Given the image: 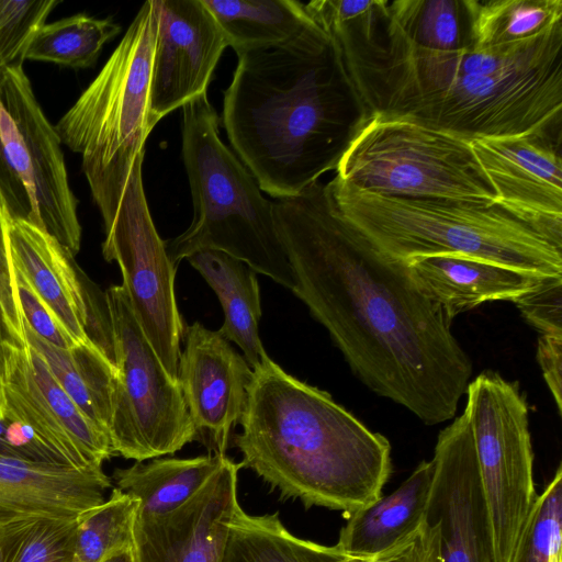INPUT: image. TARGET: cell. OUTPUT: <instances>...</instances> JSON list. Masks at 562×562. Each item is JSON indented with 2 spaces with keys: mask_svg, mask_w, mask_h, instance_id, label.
Instances as JSON below:
<instances>
[{
  "mask_svg": "<svg viewBox=\"0 0 562 562\" xmlns=\"http://www.w3.org/2000/svg\"><path fill=\"white\" fill-rule=\"evenodd\" d=\"M292 292L371 391L426 425L454 417L472 362L405 262L390 259L335 206L326 184L273 201Z\"/></svg>",
  "mask_w": 562,
  "mask_h": 562,
  "instance_id": "6da1fadb",
  "label": "cell"
},
{
  "mask_svg": "<svg viewBox=\"0 0 562 562\" xmlns=\"http://www.w3.org/2000/svg\"><path fill=\"white\" fill-rule=\"evenodd\" d=\"M369 115L463 138L561 136L562 23L518 44L484 50L424 48L385 20L380 0L323 24Z\"/></svg>",
  "mask_w": 562,
  "mask_h": 562,
  "instance_id": "7a4b0ae2",
  "label": "cell"
},
{
  "mask_svg": "<svg viewBox=\"0 0 562 562\" xmlns=\"http://www.w3.org/2000/svg\"><path fill=\"white\" fill-rule=\"evenodd\" d=\"M236 54L223 100L228 140L261 191L297 195L336 170L371 116L314 20L285 42Z\"/></svg>",
  "mask_w": 562,
  "mask_h": 562,
  "instance_id": "3957f363",
  "label": "cell"
},
{
  "mask_svg": "<svg viewBox=\"0 0 562 562\" xmlns=\"http://www.w3.org/2000/svg\"><path fill=\"white\" fill-rule=\"evenodd\" d=\"M240 425L241 467L306 508L349 515L380 498L392 472L384 436L270 358L252 369Z\"/></svg>",
  "mask_w": 562,
  "mask_h": 562,
  "instance_id": "277c9868",
  "label": "cell"
},
{
  "mask_svg": "<svg viewBox=\"0 0 562 562\" xmlns=\"http://www.w3.org/2000/svg\"><path fill=\"white\" fill-rule=\"evenodd\" d=\"M326 187L342 216L392 260L457 255L562 277V221L524 216L498 202L396 198L335 179Z\"/></svg>",
  "mask_w": 562,
  "mask_h": 562,
  "instance_id": "5b68a950",
  "label": "cell"
},
{
  "mask_svg": "<svg viewBox=\"0 0 562 562\" xmlns=\"http://www.w3.org/2000/svg\"><path fill=\"white\" fill-rule=\"evenodd\" d=\"M182 160L193 202L191 225L165 241L177 267L202 250H218L292 290L294 277L281 241L273 201L218 135L207 92L182 108Z\"/></svg>",
  "mask_w": 562,
  "mask_h": 562,
  "instance_id": "8992f818",
  "label": "cell"
},
{
  "mask_svg": "<svg viewBox=\"0 0 562 562\" xmlns=\"http://www.w3.org/2000/svg\"><path fill=\"white\" fill-rule=\"evenodd\" d=\"M156 33L157 12L148 0L100 72L55 125L61 144L81 156L103 223L114 215L153 131L148 111Z\"/></svg>",
  "mask_w": 562,
  "mask_h": 562,
  "instance_id": "52a82bcc",
  "label": "cell"
},
{
  "mask_svg": "<svg viewBox=\"0 0 562 562\" xmlns=\"http://www.w3.org/2000/svg\"><path fill=\"white\" fill-rule=\"evenodd\" d=\"M334 179L396 198L498 202L470 142L404 121L372 117L340 159Z\"/></svg>",
  "mask_w": 562,
  "mask_h": 562,
  "instance_id": "ba28073f",
  "label": "cell"
},
{
  "mask_svg": "<svg viewBox=\"0 0 562 562\" xmlns=\"http://www.w3.org/2000/svg\"><path fill=\"white\" fill-rule=\"evenodd\" d=\"M116 376L110 438L115 454L145 461L173 454L195 440L178 380L162 366L122 285L104 293Z\"/></svg>",
  "mask_w": 562,
  "mask_h": 562,
  "instance_id": "9c48e42d",
  "label": "cell"
},
{
  "mask_svg": "<svg viewBox=\"0 0 562 562\" xmlns=\"http://www.w3.org/2000/svg\"><path fill=\"white\" fill-rule=\"evenodd\" d=\"M467 398L495 561L509 562L537 496L528 407L515 383L491 371L468 384Z\"/></svg>",
  "mask_w": 562,
  "mask_h": 562,
  "instance_id": "30bf717a",
  "label": "cell"
},
{
  "mask_svg": "<svg viewBox=\"0 0 562 562\" xmlns=\"http://www.w3.org/2000/svg\"><path fill=\"white\" fill-rule=\"evenodd\" d=\"M144 156L132 168L112 218L104 223L102 255L116 261L133 313L169 375L178 380L184 326L175 296L177 267L149 212L143 184Z\"/></svg>",
  "mask_w": 562,
  "mask_h": 562,
  "instance_id": "8fae6325",
  "label": "cell"
},
{
  "mask_svg": "<svg viewBox=\"0 0 562 562\" xmlns=\"http://www.w3.org/2000/svg\"><path fill=\"white\" fill-rule=\"evenodd\" d=\"M0 138L31 203L29 221L43 227L75 257L81 225L60 138L42 110L23 64L0 76Z\"/></svg>",
  "mask_w": 562,
  "mask_h": 562,
  "instance_id": "7c38bea8",
  "label": "cell"
},
{
  "mask_svg": "<svg viewBox=\"0 0 562 562\" xmlns=\"http://www.w3.org/2000/svg\"><path fill=\"white\" fill-rule=\"evenodd\" d=\"M157 12L148 124L206 93L217 63L228 46L202 0H154Z\"/></svg>",
  "mask_w": 562,
  "mask_h": 562,
  "instance_id": "4fadbf2b",
  "label": "cell"
},
{
  "mask_svg": "<svg viewBox=\"0 0 562 562\" xmlns=\"http://www.w3.org/2000/svg\"><path fill=\"white\" fill-rule=\"evenodd\" d=\"M427 518L438 522L442 562H496L490 514L465 411L438 436Z\"/></svg>",
  "mask_w": 562,
  "mask_h": 562,
  "instance_id": "5bb4252c",
  "label": "cell"
},
{
  "mask_svg": "<svg viewBox=\"0 0 562 562\" xmlns=\"http://www.w3.org/2000/svg\"><path fill=\"white\" fill-rule=\"evenodd\" d=\"M183 338L178 381L195 440L225 456L245 413L252 369L218 330L195 322Z\"/></svg>",
  "mask_w": 562,
  "mask_h": 562,
  "instance_id": "9a60e30c",
  "label": "cell"
},
{
  "mask_svg": "<svg viewBox=\"0 0 562 562\" xmlns=\"http://www.w3.org/2000/svg\"><path fill=\"white\" fill-rule=\"evenodd\" d=\"M241 463L225 456L218 470L189 501L159 516H136V562H223L239 503Z\"/></svg>",
  "mask_w": 562,
  "mask_h": 562,
  "instance_id": "2e32d148",
  "label": "cell"
},
{
  "mask_svg": "<svg viewBox=\"0 0 562 562\" xmlns=\"http://www.w3.org/2000/svg\"><path fill=\"white\" fill-rule=\"evenodd\" d=\"M12 265L78 342L92 340L103 350L112 347L109 312L95 305L74 266L72 256L43 227L26 218H5Z\"/></svg>",
  "mask_w": 562,
  "mask_h": 562,
  "instance_id": "e0dca14e",
  "label": "cell"
},
{
  "mask_svg": "<svg viewBox=\"0 0 562 562\" xmlns=\"http://www.w3.org/2000/svg\"><path fill=\"white\" fill-rule=\"evenodd\" d=\"M470 143L499 204L524 216L562 221L561 136L528 134Z\"/></svg>",
  "mask_w": 562,
  "mask_h": 562,
  "instance_id": "ac0fdd59",
  "label": "cell"
},
{
  "mask_svg": "<svg viewBox=\"0 0 562 562\" xmlns=\"http://www.w3.org/2000/svg\"><path fill=\"white\" fill-rule=\"evenodd\" d=\"M112 486L102 467L0 457V528L20 520L76 519Z\"/></svg>",
  "mask_w": 562,
  "mask_h": 562,
  "instance_id": "d6986e66",
  "label": "cell"
},
{
  "mask_svg": "<svg viewBox=\"0 0 562 562\" xmlns=\"http://www.w3.org/2000/svg\"><path fill=\"white\" fill-rule=\"evenodd\" d=\"M405 263L420 292L439 306L450 322L487 301H515L546 279L457 255L418 257Z\"/></svg>",
  "mask_w": 562,
  "mask_h": 562,
  "instance_id": "ffe728a7",
  "label": "cell"
},
{
  "mask_svg": "<svg viewBox=\"0 0 562 562\" xmlns=\"http://www.w3.org/2000/svg\"><path fill=\"white\" fill-rule=\"evenodd\" d=\"M434 477V460L422 461L391 494L349 514L336 546L370 560L411 536L427 519Z\"/></svg>",
  "mask_w": 562,
  "mask_h": 562,
  "instance_id": "44dd1931",
  "label": "cell"
},
{
  "mask_svg": "<svg viewBox=\"0 0 562 562\" xmlns=\"http://www.w3.org/2000/svg\"><path fill=\"white\" fill-rule=\"evenodd\" d=\"M217 295L224 322L218 331L234 341L257 368L268 355L259 336L260 291L256 271L246 262L218 250H202L187 258Z\"/></svg>",
  "mask_w": 562,
  "mask_h": 562,
  "instance_id": "7402d4cb",
  "label": "cell"
},
{
  "mask_svg": "<svg viewBox=\"0 0 562 562\" xmlns=\"http://www.w3.org/2000/svg\"><path fill=\"white\" fill-rule=\"evenodd\" d=\"M24 326L27 345L42 357L57 383L110 436L116 376L111 358L92 340L61 349L38 338L25 323Z\"/></svg>",
  "mask_w": 562,
  "mask_h": 562,
  "instance_id": "603a6c76",
  "label": "cell"
},
{
  "mask_svg": "<svg viewBox=\"0 0 562 562\" xmlns=\"http://www.w3.org/2000/svg\"><path fill=\"white\" fill-rule=\"evenodd\" d=\"M225 456L209 453L194 458H155L115 469L116 487L137 504L136 516H159L175 510L218 470Z\"/></svg>",
  "mask_w": 562,
  "mask_h": 562,
  "instance_id": "cb8c5ba5",
  "label": "cell"
},
{
  "mask_svg": "<svg viewBox=\"0 0 562 562\" xmlns=\"http://www.w3.org/2000/svg\"><path fill=\"white\" fill-rule=\"evenodd\" d=\"M337 546L328 547L291 533L279 513L249 515L237 508L223 562H368Z\"/></svg>",
  "mask_w": 562,
  "mask_h": 562,
  "instance_id": "d4e9b609",
  "label": "cell"
},
{
  "mask_svg": "<svg viewBox=\"0 0 562 562\" xmlns=\"http://www.w3.org/2000/svg\"><path fill=\"white\" fill-rule=\"evenodd\" d=\"M236 53L285 42L313 19L295 0H202Z\"/></svg>",
  "mask_w": 562,
  "mask_h": 562,
  "instance_id": "484cf974",
  "label": "cell"
},
{
  "mask_svg": "<svg viewBox=\"0 0 562 562\" xmlns=\"http://www.w3.org/2000/svg\"><path fill=\"white\" fill-rule=\"evenodd\" d=\"M2 387L3 416L24 423L58 463L74 468L102 467L90 462L48 406L34 379L29 347L10 361Z\"/></svg>",
  "mask_w": 562,
  "mask_h": 562,
  "instance_id": "4316f807",
  "label": "cell"
},
{
  "mask_svg": "<svg viewBox=\"0 0 562 562\" xmlns=\"http://www.w3.org/2000/svg\"><path fill=\"white\" fill-rule=\"evenodd\" d=\"M467 4L475 50L529 41L562 23V0H467Z\"/></svg>",
  "mask_w": 562,
  "mask_h": 562,
  "instance_id": "83f0119b",
  "label": "cell"
},
{
  "mask_svg": "<svg viewBox=\"0 0 562 562\" xmlns=\"http://www.w3.org/2000/svg\"><path fill=\"white\" fill-rule=\"evenodd\" d=\"M389 24L413 44L436 50L471 47L467 0H380Z\"/></svg>",
  "mask_w": 562,
  "mask_h": 562,
  "instance_id": "f1b7e54d",
  "label": "cell"
},
{
  "mask_svg": "<svg viewBox=\"0 0 562 562\" xmlns=\"http://www.w3.org/2000/svg\"><path fill=\"white\" fill-rule=\"evenodd\" d=\"M120 31V25L111 18L98 19L86 13L45 23L34 34L24 60L87 68L95 63L104 44Z\"/></svg>",
  "mask_w": 562,
  "mask_h": 562,
  "instance_id": "f546056e",
  "label": "cell"
},
{
  "mask_svg": "<svg viewBox=\"0 0 562 562\" xmlns=\"http://www.w3.org/2000/svg\"><path fill=\"white\" fill-rule=\"evenodd\" d=\"M137 504L114 487L102 504L78 517L72 562H100L113 551L133 547Z\"/></svg>",
  "mask_w": 562,
  "mask_h": 562,
  "instance_id": "4dcf8cb0",
  "label": "cell"
},
{
  "mask_svg": "<svg viewBox=\"0 0 562 562\" xmlns=\"http://www.w3.org/2000/svg\"><path fill=\"white\" fill-rule=\"evenodd\" d=\"M562 469L536 499L516 541L509 562H553L562 558Z\"/></svg>",
  "mask_w": 562,
  "mask_h": 562,
  "instance_id": "1f68e13d",
  "label": "cell"
},
{
  "mask_svg": "<svg viewBox=\"0 0 562 562\" xmlns=\"http://www.w3.org/2000/svg\"><path fill=\"white\" fill-rule=\"evenodd\" d=\"M8 209L0 191V380L12 358L27 349L24 319L14 282L5 218Z\"/></svg>",
  "mask_w": 562,
  "mask_h": 562,
  "instance_id": "d6a6232c",
  "label": "cell"
},
{
  "mask_svg": "<svg viewBox=\"0 0 562 562\" xmlns=\"http://www.w3.org/2000/svg\"><path fill=\"white\" fill-rule=\"evenodd\" d=\"M60 0H0V76L12 65L23 64L34 34Z\"/></svg>",
  "mask_w": 562,
  "mask_h": 562,
  "instance_id": "836d02e7",
  "label": "cell"
},
{
  "mask_svg": "<svg viewBox=\"0 0 562 562\" xmlns=\"http://www.w3.org/2000/svg\"><path fill=\"white\" fill-rule=\"evenodd\" d=\"M77 525L78 517L34 521L8 562H72Z\"/></svg>",
  "mask_w": 562,
  "mask_h": 562,
  "instance_id": "e575fe53",
  "label": "cell"
},
{
  "mask_svg": "<svg viewBox=\"0 0 562 562\" xmlns=\"http://www.w3.org/2000/svg\"><path fill=\"white\" fill-rule=\"evenodd\" d=\"M13 273L23 319L30 329L42 340L61 349L79 345L14 267Z\"/></svg>",
  "mask_w": 562,
  "mask_h": 562,
  "instance_id": "d590c367",
  "label": "cell"
},
{
  "mask_svg": "<svg viewBox=\"0 0 562 562\" xmlns=\"http://www.w3.org/2000/svg\"><path fill=\"white\" fill-rule=\"evenodd\" d=\"M513 302L541 334L562 336V277L546 278Z\"/></svg>",
  "mask_w": 562,
  "mask_h": 562,
  "instance_id": "8d00e7d4",
  "label": "cell"
},
{
  "mask_svg": "<svg viewBox=\"0 0 562 562\" xmlns=\"http://www.w3.org/2000/svg\"><path fill=\"white\" fill-rule=\"evenodd\" d=\"M368 562H442L438 522L427 518L411 536Z\"/></svg>",
  "mask_w": 562,
  "mask_h": 562,
  "instance_id": "74e56055",
  "label": "cell"
},
{
  "mask_svg": "<svg viewBox=\"0 0 562 562\" xmlns=\"http://www.w3.org/2000/svg\"><path fill=\"white\" fill-rule=\"evenodd\" d=\"M537 360L542 370L543 378L553 395L559 414L561 415L562 336L541 334L538 339Z\"/></svg>",
  "mask_w": 562,
  "mask_h": 562,
  "instance_id": "f35d334b",
  "label": "cell"
},
{
  "mask_svg": "<svg viewBox=\"0 0 562 562\" xmlns=\"http://www.w3.org/2000/svg\"><path fill=\"white\" fill-rule=\"evenodd\" d=\"M0 191L11 217L29 220L31 203L26 190L14 171L0 138Z\"/></svg>",
  "mask_w": 562,
  "mask_h": 562,
  "instance_id": "ab89813d",
  "label": "cell"
},
{
  "mask_svg": "<svg viewBox=\"0 0 562 562\" xmlns=\"http://www.w3.org/2000/svg\"><path fill=\"white\" fill-rule=\"evenodd\" d=\"M34 521L36 520H20L0 528V562H8L11 553Z\"/></svg>",
  "mask_w": 562,
  "mask_h": 562,
  "instance_id": "60d3db41",
  "label": "cell"
},
{
  "mask_svg": "<svg viewBox=\"0 0 562 562\" xmlns=\"http://www.w3.org/2000/svg\"><path fill=\"white\" fill-rule=\"evenodd\" d=\"M10 419L5 416L0 418V457L22 459L19 453L10 446L8 440V428Z\"/></svg>",
  "mask_w": 562,
  "mask_h": 562,
  "instance_id": "b9f144b4",
  "label": "cell"
},
{
  "mask_svg": "<svg viewBox=\"0 0 562 562\" xmlns=\"http://www.w3.org/2000/svg\"><path fill=\"white\" fill-rule=\"evenodd\" d=\"M100 562H136V559L133 547H126L111 552Z\"/></svg>",
  "mask_w": 562,
  "mask_h": 562,
  "instance_id": "7bdbcfd3",
  "label": "cell"
},
{
  "mask_svg": "<svg viewBox=\"0 0 562 562\" xmlns=\"http://www.w3.org/2000/svg\"><path fill=\"white\" fill-rule=\"evenodd\" d=\"M3 411H4V397H3V387L0 380V418H3Z\"/></svg>",
  "mask_w": 562,
  "mask_h": 562,
  "instance_id": "ee69618b",
  "label": "cell"
},
{
  "mask_svg": "<svg viewBox=\"0 0 562 562\" xmlns=\"http://www.w3.org/2000/svg\"><path fill=\"white\" fill-rule=\"evenodd\" d=\"M553 562H562V558H558Z\"/></svg>",
  "mask_w": 562,
  "mask_h": 562,
  "instance_id": "f6af8a7d",
  "label": "cell"
}]
</instances>
